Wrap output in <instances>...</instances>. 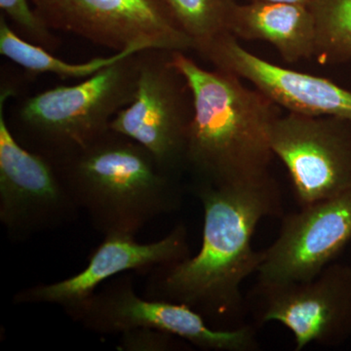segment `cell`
Returning a JSON list of instances; mask_svg holds the SVG:
<instances>
[{"mask_svg": "<svg viewBox=\"0 0 351 351\" xmlns=\"http://www.w3.org/2000/svg\"><path fill=\"white\" fill-rule=\"evenodd\" d=\"M191 191L203 209L200 250L181 262L152 267L145 297L186 304L206 320L237 315L243 307L242 284L263 260L252 239L263 219L282 213L280 189L269 174Z\"/></svg>", "mask_w": 351, "mask_h": 351, "instance_id": "cell-1", "label": "cell"}, {"mask_svg": "<svg viewBox=\"0 0 351 351\" xmlns=\"http://www.w3.org/2000/svg\"><path fill=\"white\" fill-rule=\"evenodd\" d=\"M170 63L191 95L186 167L193 186H223L269 174L274 152L270 129L282 114L260 90L223 69L208 71L186 56L170 52Z\"/></svg>", "mask_w": 351, "mask_h": 351, "instance_id": "cell-2", "label": "cell"}, {"mask_svg": "<svg viewBox=\"0 0 351 351\" xmlns=\"http://www.w3.org/2000/svg\"><path fill=\"white\" fill-rule=\"evenodd\" d=\"M52 160L80 210L104 237H136L154 219L181 209L179 176L121 134L110 130L87 147Z\"/></svg>", "mask_w": 351, "mask_h": 351, "instance_id": "cell-3", "label": "cell"}, {"mask_svg": "<svg viewBox=\"0 0 351 351\" xmlns=\"http://www.w3.org/2000/svg\"><path fill=\"white\" fill-rule=\"evenodd\" d=\"M142 53L130 55L73 86H58L27 99L19 121L51 159L87 147L110 130L113 117L133 101Z\"/></svg>", "mask_w": 351, "mask_h": 351, "instance_id": "cell-4", "label": "cell"}, {"mask_svg": "<svg viewBox=\"0 0 351 351\" xmlns=\"http://www.w3.org/2000/svg\"><path fill=\"white\" fill-rule=\"evenodd\" d=\"M66 314L88 331L99 335H120L145 327L169 332L203 350L254 351L258 348L251 326L213 329L199 313L186 304L140 297L131 276L124 274L107 281Z\"/></svg>", "mask_w": 351, "mask_h": 351, "instance_id": "cell-5", "label": "cell"}, {"mask_svg": "<svg viewBox=\"0 0 351 351\" xmlns=\"http://www.w3.org/2000/svg\"><path fill=\"white\" fill-rule=\"evenodd\" d=\"M8 93L0 97V223L13 242L75 223L80 210L56 164L18 142L4 117Z\"/></svg>", "mask_w": 351, "mask_h": 351, "instance_id": "cell-6", "label": "cell"}, {"mask_svg": "<svg viewBox=\"0 0 351 351\" xmlns=\"http://www.w3.org/2000/svg\"><path fill=\"white\" fill-rule=\"evenodd\" d=\"M31 1L52 31L71 32L115 52L195 50L164 0Z\"/></svg>", "mask_w": 351, "mask_h": 351, "instance_id": "cell-7", "label": "cell"}, {"mask_svg": "<svg viewBox=\"0 0 351 351\" xmlns=\"http://www.w3.org/2000/svg\"><path fill=\"white\" fill-rule=\"evenodd\" d=\"M169 53H142L135 98L113 117L110 129L143 145L164 169L179 176L186 167L193 106L188 105V84L171 64Z\"/></svg>", "mask_w": 351, "mask_h": 351, "instance_id": "cell-8", "label": "cell"}, {"mask_svg": "<svg viewBox=\"0 0 351 351\" xmlns=\"http://www.w3.org/2000/svg\"><path fill=\"white\" fill-rule=\"evenodd\" d=\"M270 145L302 207L350 191V120L287 112L272 124Z\"/></svg>", "mask_w": 351, "mask_h": 351, "instance_id": "cell-9", "label": "cell"}, {"mask_svg": "<svg viewBox=\"0 0 351 351\" xmlns=\"http://www.w3.org/2000/svg\"><path fill=\"white\" fill-rule=\"evenodd\" d=\"M262 323L292 332L295 350L311 343L336 348L351 336V267L331 263L311 280L256 287Z\"/></svg>", "mask_w": 351, "mask_h": 351, "instance_id": "cell-10", "label": "cell"}, {"mask_svg": "<svg viewBox=\"0 0 351 351\" xmlns=\"http://www.w3.org/2000/svg\"><path fill=\"white\" fill-rule=\"evenodd\" d=\"M351 240V189L284 215L278 237L263 251L258 286L311 280Z\"/></svg>", "mask_w": 351, "mask_h": 351, "instance_id": "cell-11", "label": "cell"}, {"mask_svg": "<svg viewBox=\"0 0 351 351\" xmlns=\"http://www.w3.org/2000/svg\"><path fill=\"white\" fill-rule=\"evenodd\" d=\"M189 256L188 230L184 223L175 226L162 239L151 243H138L130 235H106L80 274L58 282L23 289L14 295L13 302L18 306L55 304L68 313L115 276L129 270L181 262Z\"/></svg>", "mask_w": 351, "mask_h": 351, "instance_id": "cell-12", "label": "cell"}, {"mask_svg": "<svg viewBox=\"0 0 351 351\" xmlns=\"http://www.w3.org/2000/svg\"><path fill=\"white\" fill-rule=\"evenodd\" d=\"M199 54L217 69L248 80L287 112L351 121L350 90L327 78L265 61L245 49L232 34H223L215 39Z\"/></svg>", "mask_w": 351, "mask_h": 351, "instance_id": "cell-13", "label": "cell"}, {"mask_svg": "<svg viewBox=\"0 0 351 351\" xmlns=\"http://www.w3.org/2000/svg\"><path fill=\"white\" fill-rule=\"evenodd\" d=\"M228 32L237 39L271 44L287 63L315 57V18L307 6L269 1L237 3Z\"/></svg>", "mask_w": 351, "mask_h": 351, "instance_id": "cell-14", "label": "cell"}, {"mask_svg": "<svg viewBox=\"0 0 351 351\" xmlns=\"http://www.w3.org/2000/svg\"><path fill=\"white\" fill-rule=\"evenodd\" d=\"M0 53L34 75L49 73L62 78L85 80L119 60L141 53V51L128 48L115 52L112 56L96 58L86 63H66L51 54L45 48L21 38L2 15L0 17Z\"/></svg>", "mask_w": 351, "mask_h": 351, "instance_id": "cell-15", "label": "cell"}, {"mask_svg": "<svg viewBox=\"0 0 351 351\" xmlns=\"http://www.w3.org/2000/svg\"><path fill=\"white\" fill-rule=\"evenodd\" d=\"M176 21L200 52L215 39L230 34L235 0H164Z\"/></svg>", "mask_w": 351, "mask_h": 351, "instance_id": "cell-16", "label": "cell"}, {"mask_svg": "<svg viewBox=\"0 0 351 351\" xmlns=\"http://www.w3.org/2000/svg\"><path fill=\"white\" fill-rule=\"evenodd\" d=\"M316 59L321 64L351 60V0H315Z\"/></svg>", "mask_w": 351, "mask_h": 351, "instance_id": "cell-17", "label": "cell"}, {"mask_svg": "<svg viewBox=\"0 0 351 351\" xmlns=\"http://www.w3.org/2000/svg\"><path fill=\"white\" fill-rule=\"evenodd\" d=\"M32 5L31 0H0L2 12L25 38L46 50L56 49L59 44L56 36Z\"/></svg>", "mask_w": 351, "mask_h": 351, "instance_id": "cell-18", "label": "cell"}, {"mask_svg": "<svg viewBox=\"0 0 351 351\" xmlns=\"http://www.w3.org/2000/svg\"><path fill=\"white\" fill-rule=\"evenodd\" d=\"M182 339L174 335L152 329L136 328L120 334L117 350L120 351H172L180 350Z\"/></svg>", "mask_w": 351, "mask_h": 351, "instance_id": "cell-19", "label": "cell"}, {"mask_svg": "<svg viewBox=\"0 0 351 351\" xmlns=\"http://www.w3.org/2000/svg\"><path fill=\"white\" fill-rule=\"evenodd\" d=\"M247 1L281 2V3L295 4V5L309 7L315 0H247Z\"/></svg>", "mask_w": 351, "mask_h": 351, "instance_id": "cell-20", "label": "cell"}]
</instances>
